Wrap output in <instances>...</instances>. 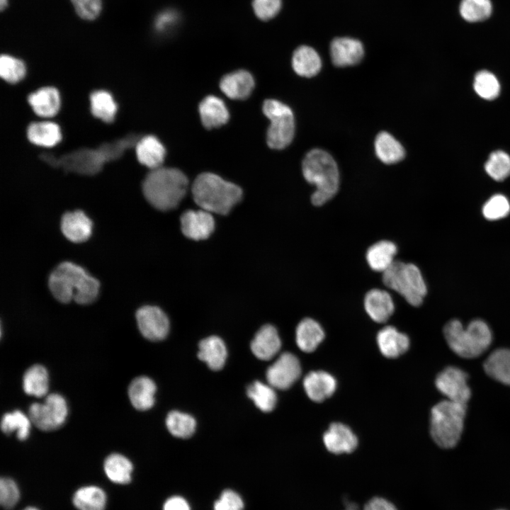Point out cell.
Listing matches in <instances>:
<instances>
[{"label":"cell","mask_w":510,"mask_h":510,"mask_svg":"<svg viewBox=\"0 0 510 510\" xmlns=\"http://www.w3.org/2000/svg\"><path fill=\"white\" fill-rule=\"evenodd\" d=\"M188 185L186 175L179 169L159 167L147 175L142 191L147 200L155 208H175L184 197Z\"/></svg>","instance_id":"2"},{"label":"cell","mask_w":510,"mask_h":510,"mask_svg":"<svg viewBox=\"0 0 510 510\" xmlns=\"http://www.w3.org/2000/svg\"><path fill=\"white\" fill-rule=\"evenodd\" d=\"M295 334L298 346L306 353L313 352L324 338L322 327L312 318L303 319L298 324Z\"/></svg>","instance_id":"27"},{"label":"cell","mask_w":510,"mask_h":510,"mask_svg":"<svg viewBox=\"0 0 510 510\" xmlns=\"http://www.w3.org/2000/svg\"><path fill=\"white\" fill-rule=\"evenodd\" d=\"M163 510H191L188 502L180 496H173L166 500Z\"/></svg>","instance_id":"51"},{"label":"cell","mask_w":510,"mask_h":510,"mask_svg":"<svg viewBox=\"0 0 510 510\" xmlns=\"http://www.w3.org/2000/svg\"><path fill=\"white\" fill-rule=\"evenodd\" d=\"M364 307L369 317L375 322L388 320L395 311L393 300L388 292L373 288L364 298Z\"/></svg>","instance_id":"18"},{"label":"cell","mask_w":510,"mask_h":510,"mask_svg":"<svg viewBox=\"0 0 510 510\" xmlns=\"http://www.w3.org/2000/svg\"><path fill=\"white\" fill-rule=\"evenodd\" d=\"M397 252L395 243L387 240L379 241L368 249L366 261L372 270L383 273L395 261L394 259Z\"/></svg>","instance_id":"29"},{"label":"cell","mask_w":510,"mask_h":510,"mask_svg":"<svg viewBox=\"0 0 510 510\" xmlns=\"http://www.w3.org/2000/svg\"><path fill=\"white\" fill-rule=\"evenodd\" d=\"M48 286L54 298L62 303L74 300L87 305L97 298L100 283L81 266L64 261L51 272Z\"/></svg>","instance_id":"1"},{"label":"cell","mask_w":510,"mask_h":510,"mask_svg":"<svg viewBox=\"0 0 510 510\" xmlns=\"http://www.w3.org/2000/svg\"><path fill=\"white\" fill-rule=\"evenodd\" d=\"M28 103L38 115L52 117L60 108V94L53 87H43L29 95Z\"/></svg>","instance_id":"28"},{"label":"cell","mask_w":510,"mask_h":510,"mask_svg":"<svg viewBox=\"0 0 510 510\" xmlns=\"http://www.w3.org/2000/svg\"><path fill=\"white\" fill-rule=\"evenodd\" d=\"M48 386V373L42 366L34 365L24 373L23 387L27 395L42 397L47 394Z\"/></svg>","instance_id":"36"},{"label":"cell","mask_w":510,"mask_h":510,"mask_svg":"<svg viewBox=\"0 0 510 510\" xmlns=\"http://www.w3.org/2000/svg\"><path fill=\"white\" fill-rule=\"evenodd\" d=\"M323 441L327 449L335 454L349 453L358 446V439L351 429L341 423L332 424L324 434Z\"/></svg>","instance_id":"16"},{"label":"cell","mask_w":510,"mask_h":510,"mask_svg":"<svg viewBox=\"0 0 510 510\" xmlns=\"http://www.w3.org/2000/svg\"><path fill=\"white\" fill-rule=\"evenodd\" d=\"M199 113L203 126L207 129L218 128L229 120V112L222 99L208 96L200 103Z\"/></svg>","instance_id":"23"},{"label":"cell","mask_w":510,"mask_h":510,"mask_svg":"<svg viewBox=\"0 0 510 510\" xmlns=\"http://www.w3.org/2000/svg\"><path fill=\"white\" fill-rule=\"evenodd\" d=\"M473 86L475 92L486 100L494 99L500 91L499 81L492 73L486 70L476 74Z\"/></svg>","instance_id":"42"},{"label":"cell","mask_w":510,"mask_h":510,"mask_svg":"<svg viewBox=\"0 0 510 510\" xmlns=\"http://www.w3.org/2000/svg\"><path fill=\"white\" fill-rule=\"evenodd\" d=\"M492 11L490 0H462L460 13L468 22H478L488 18Z\"/></svg>","instance_id":"41"},{"label":"cell","mask_w":510,"mask_h":510,"mask_svg":"<svg viewBox=\"0 0 510 510\" xmlns=\"http://www.w3.org/2000/svg\"><path fill=\"white\" fill-rule=\"evenodd\" d=\"M30 423L29 416L19 410H15L4 414L1 421V429L6 434L16 431L17 438L24 441L29 436Z\"/></svg>","instance_id":"40"},{"label":"cell","mask_w":510,"mask_h":510,"mask_svg":"<svg viewBox=\"0 0 510 510\" xmlns=\"http://www.w3.org/2000/svg\"><path fill=\"white\" fill-rule=\"evenodd\" d=\"M138 161L147 167L154 169L162 166L166 150L161 142L153 135H147L136 142Z\"/></svg>","instance_id":"24"},{"label":"cell","mask_w":510,"mask_h":510,"mask_svg":"<svg viewBox=\"0 0 510 510\" xmlns=\"http://www.w3.org/2000/svg\"><path fill=\"white\" fill-rule=\"evenodd\" d=\"M281 347V341L276 329L271 325L263 326L255 334L251 343V349L260 360L268 361L273 358Z\"/></svg>","instance_id":"20"},{"label":"cell","mask_w":510,"mask_h":510,"mask_svg":"<svg viewBox=\"0 0 510 510\" xmlns=\"http://www.w3.org/2000/svg\"><path fill=\"white\" fill-rule=\"evenodd\" d=\"M8 6V0H0V9L1 11L5 10Z\"/></svg>","instance_id":"54"},{"label":"cell","mask_w":510,"mask_h":510,"mask_svg":"<svg viewBox=\"0 0 510 510\" xmlns=\"http://www.w3.org/2000/svg\"><path fill=\"white\" fill-rule=\"evenodd\" d=\"M487 375L502 384L510 385V348H497L484 362Z\"/></svg>","instance_id":"30"},{"label":"cell","mask_w":510,"mask_h":510,"mask_svg":"<svg viewBox=\"0 0 510 510\" xmlns=\"http://www.w3.org/2000/svg\"><path fill=\"white\" fill-rule=\"evenodd\" d=\"M92 114L106 123L114 120L117 105L113 96L106 91H96L90 96Z\"/></svg>","instance_id":"37"},{"label":"cell","mask_w":510,"mask_h":510,"mask_svg":"<svg viewBox=\"0 0 510 510\" xmlns=\"http://www.w3.org/2000/svg\"><path fill=\"white\" fill-rule=\"evenodd\" d=\"M301 374V366L298 358L293 353L285 352L268 367L266 379L271 387L286 390L291 387Z\"/></svg>","instance_id":"11"},{"label":"cell","mask_w":510,"mask_h":510,"mask_svg":"<svg viewBox=\"0 0 510 510\" xmlns=\"http://www.w3.org/2000/svg\"><path fill=\"white\" fill-rule=\"evenodd\" d=\"M166 425L169 431L174 436L187 438L195 432L196 422L194 418L189 414L178 411H172L166 416Z\"/></svg>","instance_id":"39"},{"label":"cell","mask_w":510,"mask_h":510,"mask_svg":"<svg viewBox=\"0 0 510 510\" xmlns=\"http://www.w3.org/2000/svg\"><path fill=\"white\" fill-rule=\"evenodd\" d=\"M181 227L183 234L193 240L208 238L215 228V220L211 212L200 209L188 210L181 216Z\"/></svg>","instance_id":"14"},{"label":"cell","mask_w":510,"mask_h":510,"mask_svg":"<svg viewBox=\"0 0 510 510\" xmlns=\"http://www.w3.org/2000/svg\"><path fill=\"white\" fill-rule=\"evenodd\" d=\"M303 387L311 400L321 402L334 394L336 388V381L327 372L312 371L305 377Z\"/></svg>","instance_id":"19"},{"label":"cell","mask_w":510,"mask_h":510,"mask_svg":"<svg viewBox=\"0 0 510 510\" xmlns=\"http://www.w3.org/2000/svg\"><path fill=\"white\" fill-rule=\"evenodd\" d=\"M382 282L402 296L412 306H419L427 288L419 268L411 263L395 261L382 273Z\"/></svg>","instance_id":"7"},{"label":"cell","mask_w":510,"mask_h":510,"mask_svg":"<svg viewBox=\"0 0 510 510\" xmlns=\"http://www.w3.org/2000/svg\"><path fill=\"white\" fill-rule=\"evenodd\" d=\"M23 510H39V509H38L37 508H35L34 506H28V507L25 508Z\"/></svg>","instance_id":"55"},{"label":"cell","mask_w":510,"mask_h":510,"mask_svg":"<svg viewBox=\"0 0 510 510\" xmlns=\"http://www.w3.org/2000/svg\"><path fill=\"white\" fill-rule=\"evenodd\" d=\"M302 168L305 180L316 187L311 196L313 205H322L336 194L339 187V169L328 152L312 149L305 155Z\"/></svg>","instance_id":"4"},{"label":"cell","mask_w":510,"mask_h":510,"mask_svg":"<svg viewBox=\"0 0 510 510\" xmlns=\"http://www.w3.org/2000/svg\"><path fill=\"white\" fill-rule=\"evenodd\" d=\"M178 14L172 10H166L158 14L154 21V28L158 32H164L172 28L178 21Z\"/></svg>","instance_id":"50"},{"label":"cell","mask_w":510,"mask_h":510,"mask_svg":"<svg viewBox=\"0 0 510 510\" xmlns=\"http://www.w3.org/2000/svg\"><path fill=\"white\" fill-rule=\"evenodd\" d=\"M263 112L271 124L266 133V141L271 149H282L292 142L295 134V119L287 105L274 99H267L263 104Z\"/></svg>","instance_id":"8"},{"label":"cell","mask_w":510,"mask_h":510,"mask_svg":"<svg viewBox=\"0 0 510 510\" xmlns=\"http://www.w3.org/2000/svg\"><path fill=\"white\" fill-rule=\"evenodd\" d=\"M466 413V404L441 401L431 409L430 432L435 443L441 448L454 447L460 440Z\"/></svg>","instance_id":"6"},{"label":"cell","mask_w":510,"mask_h":510,"mask_svg":"<svg viewBox=\"0 0 510 510\" xmlns=\"http://www.w3.org/2000/svg\"><path fill=\"white\" fill-rule=\"evenodd\" d=\"M156 385L146 376L135 378L129 385L128 396L132 406L137 410L145 411L154 403Z\"/></svg>","instance_id":"25"},{"label":"cell","mask_w":510,"mask_h":510,"mask_svg":"<svg viewBox=\"0 0 510 510\" xmlns=\"http://www.w3.org/2000/svg\"><path fill=\"white\" fill-rule=\"evenodd\" d=\"M104 472L113 482L125 484L131 481L133 466L132 463L119 453H112L105 460Z\"/></svg>","instance_id":"33"},{"label":"cell","mask_w":510,"mask_h":510,"mask_svg":"<svg viewBox=\"0 0 510 510\" xmlns=\"http://www.w3.org/2000/svg\"><path fill=\"white\" fill-rule=\"evenodd\" d=\"M292 66L298 75L312 77L321 69L322 61L315 50L307 45H302L293 52Z\"/></svg>","instance_id":"31"},{"label":"cell","mask_w":510,"mask_h":510,"mask_svg":"<svg viewBox=\"0 0 510 510\" xmlns=\"http://www.w3.org/2000/svg\"><path fill=\"white\" fill-rule=\"evenodd\" d=\"M227 356L225 344L218 336H211L199 343L198 358L206 363L213 370H219L223 368Z\"/></svg>","instance_id":"26"},{"label":"cell","mask_w":510,"mask_h":510,"mask_svg":"<svg viewBox=\"0 0 510 510\" xmlns=\"http://www.w3.org/2000/svg\"><path fill=\"white\" fill-rule=\"evenodd\" d=\"M252 6L256 16L263 21L275 17L281 7V0H253Z\"/></svg>","instance_id":"48"},{"label":"cell","mask_w":510,"mask_h":510,"mask_svg":"<svg viewBox=\"0 0 510 510\" xmlns=\"http://www.w3.org/2000/svg\"><path fill=\"white\" fill-rule=\"evenodd\" d=\"M363 510H397L389 501L381 497H374L365 505Z\"/></svg>","instance_id":"52"},{"label":"cell","mask_w":510,"mask_h":510,"mask_svg":"<svg viewBox=\"0 0 510 510\" xmlns=\"http://www.w3.org/2000/svg\"><path fill=\"white\" fill-rule=\"evenodd\" d=\"M194 201L211 213L227 214L242 198L239 186L212 173H203L192 186Z\"/></svg>","instance_id":"3"},{"label":"cell","mask_w":510,"mask_h":510,"mask_svg":"<svg viewBox=\"0 0 510 510\" xmlns=\"http://www.w3.org/2000/svg\"><path fill=\"white\" fill-rule=\"evenodd\" d=\"M510 212V203L502 194L492 196L483 205L482 214L489 220H497L507 216Z\"/></svg>","instance_id":"45"},{"label":"cell","mask_w":510,"mask_h":510,"mask_svg":"<svg viewBox=\"0 0 510 510\" xmlns=\"http://www.w3.org/2000/svg\"><path fill=\"white\" fill-rule=\"evenodd\" d=\"M243 508L242 497L232 489L223 491L214 504V510H243Z\"/></svg>","instance_id":"49"},{"label":"cell","mask_w":510,"mask_h":510,"mask_svg":"<svg viewBox=\"0 0 510 510\" xmlns=\"http://www.w3.org/2000/svg\"><path fill=\"white\" fill-rule=\"evenodd\" d=\"M106 499V494L101 488L89 485L78 489L72 501L78 510H104Z\"/></svg>","instance_id":"35"},{"label":"cell","mask_w":510,"mask_h":510,"mask_svg":"<svg viewBox=\"0 0 510 510\" xmlns=\"http://www.w3.org/2000/svg\"><path fill=\"white\" fill-rule=\"evenodd\" d=\"M60 227L64 236L74 243L86 241L91 235L92 221L81 210L67 212L61 220Z\"/></svg>","instance_id":"17"},{"label":"cell","mask_w":510,"mask_h":510,"mask_svg":"<svg viewBox=\"0 0 510 510\" xmlns=\"http://www.w3.org/2000/svg\"><path fill=\"white\" fill-rule=\"evenodd\" d=\"M28 140L33 144L43 147H52L62 139L59 126L52 122L31 123L27 130Z\"/></svg>","instance_id":"34"},{"label":"cell","mask_w":510,"mask_h":510,"mask_svg":"<svg viewBox=\"0 0 510 510\" xmlns=\"http://www.w3.org/2000/svg\"><path fill=\"white\" fill-rule=\"evenodd\" d=\"M344 510H358V506L356 504L346 502Z\"/></svg>","instance_id":"53"},{"label":"cell","mask_w":510,"mask_h":510,"mask_svg":"<svg viewBox=\"0 0 510 510\" xmlns=\"http://www.w3.org/2000/svg\"><path fill=\"white\" fill-rule=\"evenodd\" d=\"M488 175L493 179L500 181L510 175V157L503 151L492 152L484 165Z\"/></svg>","instance_id":"43"},{"label":"cell","mask_w":510,"mask_h":510,"mask_svg":"<svg viewBox=\"0 0 510 510\" xmlns=\"http://www.w3.org/2000/svg\"><path fill=\"white\" fill-rule=\"evenodd\" d=\"M20 492L18 485L12 479L2 477L0 480V503L6 509L13 508L18 502Z\"/></svg>","instance_id":"47"},{"label":"cell","mask_w":510,"mask_h":510,"mask_svg":"<svg viewBox=\"0 0 510 510\" xmlns=\"http://www.w3.org/2000/svg\"><path fill=\"white\" fill-rule=\"evenodd\" d=\"M467 382L466 373L458 368L450 366L438 373L436 378V386L447 400L466 404L471 395Z\"/></svg>","instance_id":"10"},{"label":"cell","mask_w":510,"mask_h":510,"mask_svg":"<svg viewBox=\"0 0 510 510\" xmlns=\"http://www.w3.org/2000/svg\"><path fill=\"white\" fill-rule=\"evenodd\" d=\"M68 408L64 398L56 393L47 396L43 403H33L28 410V416L33 424L45 431L59 429L64 423Z\"/></svg>","instance_id":"9"},{"label":"cell","mask_w":510,"mask_h":510,"mask_svg":"<svg viewBox=\"0 0 510 510\" xmlns=\"http://www.w3.org/2000/svg\"><path fill=\"white\" fill-rule=\"evenodd\" d=\"M220 87L230 98L243 100L251 94L254 87V80L249 72L237 70L223 76Z\"/></svg>","instance_id":"21"},{"label":"cell","mask_w":510,"mask_h":510,"mask_svg":"<svg viewBox=\"0 0 510 510\" xmlns=\"http://www.w3.org/2000/svg\"><path fill=\"white\" fill-rule=\"evenodd\" d=\"M247 396L262 412L272 411L277 402V396L273 387L259 381H255L246 389Z\"/></svg>","instance_id":"38"},{"label":"cell","mask_w":510,"mask_h":510,"mask_svg":"<svg viewBox=\"0 0 510 510\" xmlns=\"http://www.w3.org/2000/svg\"><path fill=\"white\" fill-rule=\"evenodd\" d=\"M106 161H108L107 157L100 147L98 150L76 151L62 157L58 162L69 171L89 175L100 171Z\"/></svg>","instance_id":"13"},{"label":"cell","mask_w":510,"mask_h":510,"mask_svg":"<svg viewBox=\"0 0 510 510\" xmlns=\"http://www.w3.org/2000/svg\"><path fill=\"white\" fill-rule=\"evenodd\" d=\"M377 343L382 354L390 358L400 356L409 346L408 336L392 326H387L379 331Z\"/></svg>","instance_id":"22"},{"label":"cell","mask_w":510,"mask_h":510,"mask_svg":"<svg viewBox=\"0 0 510 510\" xmlns=\"http://www.w3.org/2000/svg\"><path fill=\"white\" fill-rule=\"evenodd\" d=\"M77 16L85 21H94L103 9V0H69Z\"/></svg>","instance_id":"46"},{"label":"cell","mask_w":510,"mask_h":510,"mask_svg":"<svg viewBox=\"0 0 510 510\" xmlns=\"http://www.w3.org/2000/svg\"><path fill=\"white\" fill-rule=\"evenodd\" d=\"M375 150L378 159L387 164L397 163L405 156L403 146L392 135L385 131L376 136Z\"/></svg>","instance_id":"32"},{"label":"cell","mask_w":510,"mask_h":510,"mask_svg":"<svg viewBox=\"0 0 510 510\" xmlns=\"http://www.w3.org/2000/svg\"><path fill=\"white\" fill-rule=\"evenodd\" d=\"M443 334L450 349L465 358L480 356L491 344L492 332L481 319L470 322L466 328L458 319L449 321L443 328Z\"/></svg>","instance_id":"5"},{"label":"cell","mask_w":510,"mask_h":510,"mask_svg":"<svg viewBox=\"0 0 510 510\" xmlns=\"http://www.w3.org/2000/svg\"><path fill=\"white\" fill-rule=\"evenodd\" d=\"M136 319L141 334L150 341H161L169 333V319L158 307L145 305L140 307L136 312Z\"/></svg>","instance_id":"12"},{"label":"cell","mask_w":510,"mask_h":510,"mask_svg":"<svg viewBox=\"0 0 510 510\" xmlns=\"http://www.w3.org/2000/svg\"><path fill=\"white\" fill-rule=\"evenodd\" d=\"M363 44L357 39L343 37L334 38L330 44V55L336 67L355 65L363 59Z\"/></svg>","instance_id":"15"},{"label":"cell","mask_w":510,"mask_h":510,"mask_svg":"<svg viewBox=\"0 0 510 510\" xmlns=\"http://www.w3.org/2000/svg\"><path fill=\"white\" fill-rule=\"evenodd\" d=\"M26 74L23 62L8 55H2L0 58V75L9 83H16L21 80Z\"/></svg>","instance_id":"44"}]
</instances>
